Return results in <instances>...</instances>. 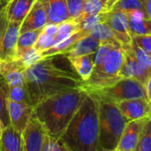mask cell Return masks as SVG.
Masks as SVG:
<instances>
[{
    "label": "cell",
    "mask_w": 151,
    "mask_h": 151,
    "mask_svg": "<svg viewBox=\"0 0 151 151\" xmlns=\"http://www.w3.org/2000/svg\"><path fill=\"white\" fill-rule=\"evenodd\" d=\"M58 55L42 58L27 67L26 87L33 106L57 93L80 88L81 78L72 65L60 66Z\"/></svg>",
    "instance_id": "1"
},
{
    "label": "cell",
    "mask_w": 151,
    "mask_h": 151,
    "mask_svg": "<svg viewBox=\"0 0 151 151\" xmlns=\"http://www.w3.org/2000/svg\"><path fill=\"white\" fill-rule=\"evenodd\" d=\"M85 96L86 92L80 88L57 93L36 104L33 114L48 134L60 140Z\"/></svg>",
    "instance_id": "2"
},
{
    "label": "cell",
    "mask_w": 151,
    "mask_h": 151,
    "mask_svg": "<svg viewBox=\"0 0 151 151\" xmlns=\"http://www.w3.org/2000/svg\"><path fill=\"white\" fill-rule=\"evenodd\" d=\"M99 102L86 93L60 141L68 151H99Z\"/></svg>",
    "instance_id": "3"
},
{
    "label": "cell",
    "mask_w": 151,
    "mask_h": 151,
    "mask_svg": "<svg viewBox=\"0 0 151 151\" xmlns=\"http://www.w3.org/2000/svg\"><path fill=\"white\" fill-rule=\"evenodd\" d=\"M98 102L99 151H116L127 121L116 104Z\"/></svg>",
    "instance_id": "4"
},
{
    "label": "cell",
    "mask_w": 151,
    "mask_h": 151,
    "mask_svg": "<svg viewBox=\"0 0 151 151\" xmlns=\"http://www.w3.org/2000/svg\"><path fill=\"white\" fill-rule=\"evenodd\" d=\"M123 60L124 53L122 46L114 48L107 55L102 66L93 70L88 80L81 81L80 88L85 92H88L114 84L123 78L119 74Z\"/></svg>",
    "instance_id": "5"
},
{
    "label": "cell",
    "mask_w": 151,
    "mask_h": 151,
    "mask_svg": "<svg viewBox=\"0 0 151 151\" xmlns=\"http://www.w3.org/2000/svg\"><path fill=\"white\" fill-rule=\"evenodd\" d=\"M86 93L100 102L116 105L120 102L134 98L143 97L148 100L146 87L134 78H122L111 86Z\"/></svg>",
    "instance_id": "6"
},
{
    "label": "cell",
    "mask_w": 151,
    "mask_h": 151,
    "mask_svg": "<svg viewBox=\"0 0 151 151\" xmlns=\"http://www.w3.org/2000/svg\"><path fill=\"white\" fill-rule=\"evenodd\" d=\"M122 48L124 53V60L119 73L120 76L123 78H134L142 82L146 87L151 73L144 69L140 65L134 53L131 43L122 45Z\"/></svg>",
    "instance_id": "7"
},
{
    "label": "cell",
    "mask_w": 151,
    "mask_h": 151,
    "mask_svg": "<svg viewBox=\"0 0 151 151\" xmlns=\"http://www.w3.org/2000/svg\"><path fill=\"white\" fill-rule=\"evenodd\" d=\"M47 132L41 121L34 115L30 117L27 127L22 132L23 151H42Z\"/></svg>",
    "instance_id": "8"
},
{
    "label": "cell",
    "mask_w": 151,
    "mask_h": 151,
    "mask_svg": "<svg viewBox=\"0 0 151 151\" xmlns=\"http://www.w3.org/2000/svg\"><path fill=\"white\" fill-rule=\"evenodd\" d=\"M21 23L9 21L8 27L0 45V61L9 62L17 58L18 40L20 34Z\"/></svg>",
    "instance_id": "9"
},
{
    "label": "cell",
    "mask_w": 151,
    "mask_h": 151,
    "mask_svg": "<svg viewBox=\"0 0 151 151\" xmlns=\"http://www.w3.org/2000/svg\"><path fill=\"white\" fill-rule=\"evenodd\" d=\"M148 118L134 119L127 123L116 151H136L141 133Z\"/></svg>",
    "instance_id": "10"
},
{
    "label": "cell",
    "mask_w": 151,
    "mask_h": 151,
    "mask_svg": "<svg viewBox=\"0 0 151 151\" xmlns=\"http://www.w3.org/2000/svg\"><path fill=\"white\" fill-rule=\"evenodd\" d=\"M105 23L112 29L117 41L121 45L130 44L132 42V36L128 28V17L126 12H109Z\"/></svg>",
    "instance_id": "11"
},
{
    "label": "cell",
    "mask_w": 151,
    "mask_h": 151,
    "mask_svg": "<svg viewBox=\"0 0 151 151\" xmlns=\"http://www.w3.org/2000/svg\"><path fill=\"white\" fill-rule=\"evenodd\" d=\"M127 122L150 117L151 106L146 98H134L120 102L117 104Z\"/></svg>",
    "instance_id": "12"
},
{
    "label": "cell",
    "mask_w": 151,
    "mask_h": 151,
    "mask_svg": "<svg viewBox=\"0 0 151 151\" xmlns=\"http://www.w3.org/2000/svg\"><path fill=\"white\" fill-rule=\"evenodd\" d=\"M48 23V14L43 0H35L31 10L20 26V33L43 29Z\"/></svg>",
    "instance_id": "13"
},
{
    "label": "cell",
    "mask_w": 151,
    "mask_h": 151,
    "mask_svg": "<svg viewBox=\"0 0 151 151\" xmlns=\"http://www.w3.org/2000/svg\"><path fill=\"white\" fill-rule=\"evenodd\" d=\"M26 69L19 59L9 62L0 61V73L4 77L9 86L26 87Z\"/></svg>",
    "instance_id": "14"
},
{
    "label": "cell",
    "mask_w": 151,
    "mask_h": 151,
    "mask_svg": "<svg viewBox=\"0 0 151 151\" xmlns=\"http://www.w3.org/2000/svg\"><path fill=\"white\" fill-rule=\"evenodd\" d=\"M34 107L31 104L25 103H18L9 99L8 111L11 120V125L18 131L22 133L27 127V124L33 114Z\"/></svg>",
    "instance_id": "15"
},
{
    "label": "cell",
    "mask_w": 151,
    "mask_h": 151,
    "mask_svg": "<svg viewBox=\"0 0 151 151\" xmlns=\"http://www.w3.org/2000/svg\"><path fill=\"white\" fill-rule=\"evenodd\" d=\"M24 142L22 133L12 125L3 129L0 137V151H23Z\"/></svg>",
    "instance_id": "16"
},
{
    "label": "cell",
    "mask_w": 151,
    "mask_h": 151,
    "mask_svg": "<svg viewBox=\"0 0 151 151\" xmlns=\"http://www.w3.org/2000/svg\"><path fill=\"white\" fill-rule=\"evenodd\" d=\"M128 17V28L133 35H151V19L138 10L126 12Z\"/></svg>",
    "instance_id": "17"
},
{
    "label": "cell",
    "mask_w": 151,
    "mask_h": 151,
    "mask_svg": "<svg viewBox=\"0 0 151 151\" xmlns=\"http://www.w3.org/2000/svg\"><path fill=\"white\" fill-rule=\"evenodd\" d=\"M48 14V23L59 24L70 19L65 0H43Z\"/></svg>",
    "instance_id": "18"
},
{
    "label": "cell",
    "mask_w": 151,
    "mask_h": 151,
    "mask_svg": "<svg viewBox=\"0 0 151 151\" xmlns=\"http://www.w3.org/2000/svg\"><path fill=\"white\" fill-rule=\"evenodd\" d=\"M101 42L90 35H88L75 42V44L65 53L66 57H78L95 53L98 49Z\"/></svg>",
    "instance_id": "19"
},
{
    "label": "cell",
    "mask_w": 151,
    "mask_h": 151,
    "mask_svg": "<svg viewBox=\"0 0 151 151\" xmlns=\"http://www.w3.org/2000/svg\"><path fill=\"white\" fill-rule=\"evenodd\" d=\"M35 2V0H11L7 5L9 21H16L22 24Z\"/></svg>",
    "instance_id": "20"
},
{
    "label": "cell",
    "mask_w": 151,
    "mask_h": 151,
    "mask_svg": "<svg viewBox=\"0 0 151 151\" xmlns=\"http://www.w3.org/2000/svg\"><path fill=\"white\" fill-rule=\"evenodd\" d=\"M94 57L95 53L78 56V57H72L68 58L71 65L81 78L82 81H87L92 74L94 69Z\"/></svg>",
    "instance_id": "21"
},
{
    "label": "cell",
    "mask_w": 151,
    "mask_h": 151,
    "mask_svg": "<svg viewBox=\"0 0 151 151\" xmlns=\"http://www.w3.org/2000/svg\"><path fill=\"white\" fill-rule=\"evenodd\" d=\"M88 35V32L83 31V30H79L76 33H74L73 35H72L70 37L65 39L64 41H62V42L53 45L52 47L43 50L42 52H41L42 57L46 58V57H50V56L58 55V54H65L75 44V42L77 41H79L80 39H81L82 37H84Z\"/></svg>",
    "instance_id": "22"
},
{
    "label": "cell",
    "mask_w": 151,
    "mask_h": 151,
    "mask_svg": "<svg viewBox=\"0 0 151 151\" xmlns=\"http://www.w3.org/2000/svg\"><path fill=\"white\" fill-rule=\"evenodd\" d=\"M9 84L4 77L0 73V119L4 124V127L11 125L9 111Z\"/></svg>",
    "instance_id": "23"
},
{
    "label": "cell",
    "mask_w": 151,
    "mask_h": 151,
    "mask_svg": "<svg viewBox=\"0 0 151 151\" xmlns=\"http://www.w3.org/2000/svg\"><path fill=\"white\" fill-rule=\"evenodd\" d=\"M104 6L105 4L101 0H85L81 13L73 20L79 24L88 17L104 12Z\"/></svg>",
    "instance_id": "24"
},
{
    "label": "cell",
    "mask_w": 151,
    "mask_h": 151,
    "mask_svg": "<svg viewBox=\"0 0 151 151\" xmlns=\"http://www.w3.org/2000/svg\"><path fill=\"white\" fill-rule=\"evenodd\" d=\"M122 46L119 42L117 40H108V41H103L101 42L98 49L95 52V57H94V69H98L99 67L102 66L105 58L107 55L110 53L111 50H112L114 48Z\"/></svg>",
    "instance_id": "25"
},
{
    "label": "cell",
    "mask_w": 151,
    "mask_h": 151,
    "mask_svg": "<svg viewBox=\"0 0 151 151\" xmlns=\"http://www.w3.org/2000/svg\"><path fill=\"white\" fill-rule=\"evenodd\" d=\"M42 32V29H38V30H30V31L20 33L19 36V40H18L17 55L23 50L35 47L39 38V35H41Z\"/></svg>",
    "instance_id": "26"
},
{
    "label": "cell",
    "mask_w": 151,
    "mask_h": 151,
    "mask_svg": "<svg viewBox=\"0 0 151 151\" xmlns=\"http://www.w3.org/2000/svg\"><path fill=\"white\" fill-rule=\"evenodd\" d=\"M58 26V34L55 36V44L64 41L65 39L70 37L72 35L79 31V24L76 23L73 19H67L65 20L59 24Z\"/></svg>",
    "instance_id": "27"
},
{
    "label": "cell",
    "mask_w": 151,
    "mask_h": 151,
    "mask_svg": "<svg viewBox=\"0 0 151 151\" xmlns=\"http://www.w3.org/2000/svg\"><path fill=\"white\" fill-rule=\"evenodd\" d=\"M88 35L96 38L100 42L108 40H117L112 29L105 22L96 24L89 30Z\"/></svg>",
    "instance_id": "28"
},
{
    "label": "cell",
    "mask_w": 151,
    "mask_h": 151,
    "mask_svg": "<svg viewBox=\"0 0 151 151\" xmlns=\"http://www.w3.org/2000/svg\"><path fill=\"white\" fill-rule=\"evenodd\" d=\"M134 10L141 11L148 16V14L145 11V8L141 0H118L111 12H112V11L130 12V11H134Z\"/></svg>",
    "instance_id": "29"
},
{
    "label": "cell",
    "mask_w": 151,
    "mask_h": 151,
    "mask_svg": "<svg viewBox=\"0 0 151 151\" xmlns=\"http://www.w3.org/2000/svg\"><path fill=\"white\" fill-rule=\"evenodd\" d=\"M42 58V57L41 52L38 50H36L35 47H32V48H29V49L19 53L17 55L16 59H19L25 66L28 67V66L32 65L33 64L38 62Z\"/></svg>",
    "instance_id": "30"
},
{
    "label": "cell",
    "mask_w": 151,
    "mask_h": 151,
    "mask_svg": "<svg viewBox=\"0 0 151 151\" xmlns=\"http://www.w3.org/2000/svg\"><path fill=\"white\" fill-rule=\"evenodd\" d=\"M9 99L14 102L25 103V104H28L32 105L31 99H30L27 87L9 86Z\"/></svg>",
    "instance_id": "31"
},
{
    "label": "cell",
    "mask_w": 151,
    "mask_h": 151,
    "mask_svg": "<svg viewBox=\"0 0 151 151\" xmlns=\"http://www.w3.org/2000/svg\"><path fill=\"white\" fill-rule=\"evenodd\" d=\"M136 151H151V118H148L141 133Z\"/></svg>",
    "instance_id": "32"
},
{
    "label": "cell",
    "mask_w": 151,
    "mask_h": 151,
    "mask_svg": "<svg viewBox=\"0 0 151 151\" xmlns=\"http://www.w3.org/2000/svg\"><path fill=\"white\" fill-rule=\"evenodd\" d=\"M132 45V49L134 50V53L138 60V62L140 63V65L146 69L147 71H149L151 73V55L146 51L145 50H143L142 48H141L135 42H134L132 40L131 42Z\"/></svg>",
    "instance_id": "33"
},
{
    "label": "cell",
    "mask_w": 151,
    "mask_h": 151,
    "mask_svg": "<svg viewBox=\"0 0 151 151\" xmlns=\"http://www.w3.org/2000/svg\"><path fill=\"white\" fill-rule=\"evenodd\" d=\"M107 14H108V12H101L97 15L85 19L81 23H79V26H78L79 30H83V31L89 33V30L93 27H95L96 24L105 22V19L107 18Z\"/></svg>",
    "instance_id": "34"
},
{
    "label": "cell",
    "mask_w": 151,
    "mask_h": 151,
    "mask_svg": "<svg viewBox=\"0 0 151 151\" xmlns=\"http://www.w3.org/2000/svg\"><path fill=\"white\" fill-rule=\"evenodd\" d=\"M42 151H68L59 139L46 134Z\"/></svg>",
    "instance_id": "35"
},
{
    "label": "cell",
    "mask_w": 151,
    "mask_h": 151,
    "mask_svg": "<svg viewBox=\"0 0 151 151\" xmlns=\"http://www.w3.org/2000/svg\"><path fill=\"white\" fill-rule=\"evenodd\" d=\"M53 45H55V36L50 35L42 31L39 35V38L35 45V48L38 50L40 52H42L43 50L52 47Z\"/></svg>",
    "instance_id": "36"
},
{
    "label": "cell",
    "mask_w": 151,
    "mask_h": 151,
    "mask_svg": "<svg viewBox=\"0 0 151 151\" xmlns=\"http://www.w3.org/2000/svg\"><path fill=\"white\" fill-rule=\"evenodd\" d=\"M65 1L69 12L70 19H76L82 12L85 0H65Z\"/></svg>",
    "instance_id": "37"
},
{
    "label": "cell",
    "mask_w": 151,
    "mask_h": 151,
    "mask_svg": "<svg viewBox=\"0 0 151 151\" xmlns=\"http://www.w3.org/2000/svg\"><path fill=\"white\" fill-rule=\"evenodd\" d=\"M132 40L151 55V35H133Z\"/></svg>",
    "instance_id": "38"
},
{
    "label": "cell",
    "mask_w": 151,
    "mask_h": 151,
    "mask_svg": "<svg viewBox=\"0 0 151 151\" xmlns=\"http://www.w3.org/2000/svg\"><path fill=\"white\" fill-rule=\"evenodd\" d=\"M7 5L0 12V45H1L3 37L4 35V33L6 31V28L8 27V24H9V19H8V15H7Z\"/></svg>",
    "instance_id": "39"
},
{
    "label": "cell",
    "mask_w": 151,
    "mask_h": 151,
    "mask_svg": "<svg viewBox=\"0 0 151 151\" xmlns=\"http://www.w3.org/2000/svg\"><path fill=\"white\" fill-rule=\"evenodd\" d=\"M58 24L55 23H47L42 29L43 32L52 36H56V35L58 34Z\"/></svg>",
    "instance_id": "40"
},
{
    "label": "cell",
    "mask_w": 151,
    "mask_h": 151,
    "mask_svg": "<svg viewBox=\"0 0 151 151\" xmlns=\"http://www.w3.org/2000/svg\"><path fill=\"white\" fill-rule=\"evenodd\" d=\"M144 8H145V11L149 16V18L151 19V0H141Z\"/></svg>",
    "instance_id": "41"
},
{
    "label": "cell",
    "mask_w": 151,
    "mask_h": 151,
    "mask_svg": "<svg viewBox=\"0 0 151 151\" xmlns=\"http://www.w3.org/2000/svg\"><path fill=\"white\" fill-rule=\"evenodd\" d=\"M146 90H147V96H148V101L151 106V75L148 81V83L146 85Z\"/></svg>",
    "instance_id": "42"
},
{
    "label": "cell",
    "mask_w": 151,
    "mask_h": 151,
    "mask_svg": "<svg viewBox=\"0 0 151 151\" xmlns=\"http://www.w3.org/2000/svg\"><path fill=\"white\" fill-rule=\"evenodd\" d=\"M9 2H10L9 0H0V12L9 4Z\"/></svg>",
    "instance_id": "43"
},
{
    "label": "cell",
    "mask_w": 151,
    "mask_h": 151,
    "mask_svg": "<svg viewBox=\"0 0 151 151\" xmlns=\"http://www.w3.org/2000/svg\"><path fill=\"white\" fill-rule=\"evenodd\" d=\"M4 128V124H3V122L1 121V119H0V137H1V134H2V132H3V129Z\"/></svg>",
    "instance_id": "44"
},
{
    "label": "cell",
    "mask_w": 151,
    "mask_h": 151,
    "mask_svg": "<svg viewBox=\"0 0 151 151\" xmlns=\"http://www.w3.org/2000/svg\"><path fill=\"white\" fill-rule=\"evenodd\" d=\"M101 1H103V2H104V4H105V3H106V2H107V1H108V0H101Z\"/></svg>",
    "instance_id": "45"
},
{
    "label": "cell",
    "mask_w": 151,
    "mask_h": 151,
    "mask_svg": "<svg viewBox=\"0 0 151 151\" xmlns=\"http://www.w3.org/2000/svg\"><path fill=\"white\" fill-rule=\"evenodd\" d=\"M9 1H11V0H9Z\"/></svg>",
    "instance_id": "46"
},
{
    "label": "cell",
    "mask_w": 151,
    "mask_h": 151,
    "mask_svg": "<svg viewBox=\"0 0 151 151\" xmlns=\"http://www.w3.org/2000/svg\"><path fill=\"white\" fill-rule=\"evenodd\" d=\"M150 118H151V115H150Z\"/></svg>",
    "instance_id": "47"
}]
</instances>
